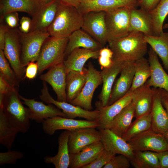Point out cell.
<instances>
[{"mask_svg":"<svg viewBox=\"0 0 168 168\" xmlns=\"http://www.w3.org/2000/svg\"><path fill=\"white\" fill-rule=\"evenodd\" d=\"M144 35L141 32H131L124 37L109 42L113 53V60L135 62L144 57L148 51Z\"/></svg>","mask_w":168,"mask_h":168,"instance_id":"obj_1","label":"cell"},{"mask_svg":"<svg viewBox=\"0 0 168 168\" xmlns=\"http://www.w3.org/2000/svg\"><path fill=\"white\" fill-rule=\"evenodd\" d=\"M83 15L76 7L59 2L55 17L47 32L50 36L68 38L75 31L81 29Z\"/></svg>","mask_w":168,"mask_h":168,"instance_id":"obj_2","label":"cell"},{"mask_svg":"<svg viewBox=\"0 0 168 168\" xmlns=\"http://www.w3.org/2000/svg\"><path fill=\"white\" fill-rule=\"evenodd\" d=\"M4 95L2 106L0 109L18 133H26L30 127L29 109L24 106L16 89Z\"/></svg>","mask_w":168,"mask_h":168,"instance_id":"obj_3","label":"cell"},{"mask_svg":"<svg viewBox=\"0 0 168 168\" xmlns=\"http://www.w3.org/2000/svg\"><path fill=\"white\" fill-rule=\"evenodd\" d=\"M68 38L49 36L44 42L36 61L39 69L38 74L65 60V52Z\"/></svg>","mask_w":168,"mask_h":168,"instance_id":"obj_4","label":"cell"},{"mask_svg":"<svg viewBox=\"0 0 168 168\" xmlns=\"http://www.w3.org/2000/svg\"><path fill=\"white\" fill-rule=\"evenodd\" d=\"M131 7H122L106 12L108 43L124 37L130 33L129 19Z\"/></svg>","mask_w":168,"mask_h":168,"instance_id":"obj_5","label":"cell"},{"mask_svg":"<svg viewBox=\"0 0 168 168\" xmlns=\"http://www.w3.org/2000/svg\"><path fill=\"white\" fill-rule=\"evenodd\" d=\"M19 32L21 61L25 67L30 62L37 61L44 42L50 35L47 32L32 31L25 34Z\"/></svg>","mask_w":168,"mask_h":168,"instance_id":"obj_6","label":"cell"},{"mask_svg":"<svg viewBox=\"0 0 168 168\" xmlns=\"http://www.w3.org/2000/svg\"><path fill=\"white\" fill-rule=\"evenodd\" d=\"M3 51L20 82L24 78L26 69L21 61V44L19 30L9 28L6 35Z\"/></svg>","mask_w":168,"mask_h":168,"instance_id":"obj_7","label":"cell"},{"mask_svg":"<svg viewBox=\"0 0 168 168\" xmlns=\"http://www.w3.org/2000/svg\"><path fill=\"white\" fill-rule=\"evenodd\" d=\"M43 85L40 96V99L47 103L53 104L61 110L66 115V117L72 119L80 117L90 121L98 120L99 119L100 113L99 110L97 109L94 111L87 110L67 102L56 100L49 94L46 82H43Z\"/></svg>","mask_w":168,"mask_h":168,"instance_id":"obj_8","label":"cell"},{"mask_svg":"<svg viewBox=\"0 0 168 168\" xmlns=\"http://www.w3.org/2000/svg\"><path fill=\"white\" fill-rule=\"evenodd\" d=\"M86 78L81 92L70 103L91 110L92 109V100L96 89L102 83L101 72L97 70L91 62L88 63Z\"/></svg>","mask_w":168,"mask_h":168,"instance_id":"obj_9","label":"cell"},{"mask_svg":"<svg viewBox=\"0 0 168 168\" xmlns=\"http://www.w3.org/2000/svg\"><path fill=\"white\" fill-rule=\"evenodd\" d=\"M133 152L149 151L159 152L168 150V142L164 136L151 128L127 142Z\"/></svg>","mask_w":168,"mask_h":168,"instance_id":"obj_10","label":"cell"},{"mask_svg":"<svg viewBox=\"0 0 168 168\" xmlns=\"http://www.w3.org/2000/svg\"><path fill=\"white\" fill-rule=\"evenodd\" d=\"M106 13L104 11H95L84 14L81 28L103 46L108 43Z\"/></svg>","mask_w":168,"mask_h":168,"instance_id":"obj_11","label":"cell"},{"mask_svg":"<svg viewBox=\"0 0 168 168\" xmlns=\"http://www.w3.org/2000/svg\"><path fill=\"white\" fill-rule=\"evenodd\" d=\"M99 126L98 120H77L61 116L48 118L42 122L43 131L50 136L54 134L56 131L59 130L71 131L80 128H98Z\"/></svg>","mask_w":168,"mask_h":168,"instance_id":"obj_12","label":"cell"},{"mask_svg":"<svg viewBox=\"0 0 168 168\" xmlns=\"http://www.w3.org/2000/svg\"><path fill=\"white\" fill-rule=\"evenodd\" d=\"M67 72L63 62L49 68L46 73L42 74L40 79L48 83L57 96V100L67 102L66 92Z\"/></svg>","mask_w":168,"mask_h":168,"instance_id":"obj_13","label":"cell"},{"mask_svg":"<svg viewBox=\"0 0 168 168\" xmlns=\"http://www.w3.org/2000/svg\"><path fill=\"white\" fill-rule=\"evenodd\" d=\"M133 92L128 91L124 96L112 104L105 106L101 105L100 101L96 103V109L100 113L98 121L99 130L109 129L114 118L127 105L131 102Z\"/></svg>","mask_w":168,"mask_h":168,"instance_id":"obj_14","label":"cell"},{"mask_svg":"<svg viewBox=\"0 0 168 168\" xmlns=\"http://www.w3.org/2000/svg\"><path fill=\"white\" fill-rule=\"evenodd\" d=\"M96 128H82L70 131L68 142L70 154L77 153L85 147L100 141V131Z\"/></svg>","mask_w":168,"mask_h":168,"instance_id":"obj_15","label":"cell"},{"mask_svg":"<svg viewBox=\"0 0 168 168\" xmlns=\"http://www.w3.org/2000/svg\"><path fill=\"white\" fill-rule=\"evenodd\" d=\"M135 62H125L119 77L113 86L107 105L112 104L129 91L134 74Z\"/></svg>","mask_w":168,"mask_h":168,"instance_id":"obj_16","label":"cell"},{"mask_svg":"<svg viewBox=\"0 0 168 168\" xmlns=\"http://www.w3.org/2000/svg\"><path fill=\"white\" fill-rule=\"evenodd\" d=\"M20 97L23 104L29 109L30 120L38 123H42L46 119L57 116L66 117L62 111L53 104L46 105L35 99H28L20 95Z\"/></svg>","mask_w":168,"mask_h":168,"instance_id":"obj_17","label":"cell"},{"mask_svg":"<svg viewBox=\"0 0 168 168\" xmlns=\"http://www.w3.org/2000/svg\"><path fill=\"white\" fill-rule=\"evenodd\" d=\"M100 141L104 149L115 154H122L130 160L133 157L134 152L128 143L109 129L99 130Z\"/></svg>","mask_w":168,"mask_h":168,"instance_id":"obj_18","label":"cell"},{"mask_svg":"<svg viewBox=\"0 0 168 168\" xmlns=\"http://www.w3.org/2000/svg\"><path fill=\"white\" fill-rule=\"evenodd\" d=\"M154 88L150 128L165 137L168 133V114L162 104L159 88Z\"/></svg>","mask_w":168,"mask_h":168,"instance_id":"obj_19","label":"cell"},{"mask_svg":"<svg viewBox=\"0 0 168 168\" xmlns=\"http://www.w3.org/2000/svg\"><path fill=\"white\" fill-rule=\"evenodd\" d=\"M138 0H80L77 9L83 15L95 11L107 12L124 7L137 6Z\"/></svg>","mask_w":168,"mask_h":168,"instance_id":"obj_20","label":"cell"},{"mask_svg":"<svg viewBox=\"0 0 168 168\" xmlns=\"http://www.w3.org/2000/svg\"><path fill=\"white\" fill-rule=\"evenodd\" d=\"M59 2L54 0L46 5H42L32 16L30 32H47L56 16Z\"/></svg>","mask_w":168,"mask_h":168,"instance_id":"obj_21","label":"cell"},{"mask_svg":"<svg viewBox=\"0 0 168 168\" xmlns=\"http://www.w3.org/2000/svg\"><path fill=\"white\" fill-rule=\"evenodd\" d=\"M133 92L132 102L135 109L134 117L137 119L151 113L154 94V88H152L146 82Z\"/></svg>","mask_w":168,"mask_h":168,"instance_id":"obj_22","label":"cell"},{"mask_svg":"<svg viewBox=\"0 0 168 168\" xmlns=\"http://www.w3.org/2000/svg\"><path fill=\"white\" fill-rule=\"evenodd\" d=\"M113 61V63L110 67L104 69L101 72L103 85L98 98L103 106L108 105L115 80L120 73L125 62Z\"/></svg>","mask_w":168,"mask_h":168,"instance_id":"obj_23","label":"cell"},{"mask_svg":"<svg viewBox=\"0 0 168 168\" xmlns=\"http://www.w3.org/2000/svg\"><path fill=\"white\" fill-rule=\"evenodd\" d=\"M148 55L151 73L146 82L151 87L163 89L168 92V75L159 61L158 55L151 48L148 52Z\"/></svg>","mask_w":168,"mask_h":168,"instance_id":"obj_24","label":"cell"},{"mask_svg":"<svg viewBox=\"0 0 168 168\" xmlns=\"http://www.w3.org/2000/svg\"><path fill=\"white\" fill-rule=\"evenodd\" d=\"M99 50L83 48H77L73 50L63 62L67 73L71 71L83 72L86 62L91 58L98 59Z\"/></svg>","mask_w":168,"mask_h":168,"instance_id":"obj_25","label":"cell"},{"mask_svg":"<svg viewBox=\"0 0 168 168\" xmlns=\"http://www.w3.org/2000/svg\"><path fill=\"white\" fill-rule=\"evenodd\" d=\"M129 31L130 32H141L145 35H153L152 20L149 12L141 8L137 9L135 7H131Z\"/></svg>","mask_w":168,"mask_h":168,"instance_id":"obj_26","label":"cell"},{"mask_svg":"<svg viewBox=\"0 0 168 168\" xmlns=\"http://www.w3.org/2000/svg\"><path fill=\"white\" fill-rule=\"evenodd\" d=\"M104 149L100 141L94 142L83 148L79 152L70 154V168H82L94 160Z\"/></svg>","mask_w":168,"mask_h":168,"instance_id":"obj_27","label":"cell"},{"mask_svg":"<svg viewBox=\"0 0 168 168\" xmlns=\"http://www.w3.org/2000/svg\"><path fill=\"white\" fill-rule=\"evenodd\" d=\"M65 58L74 49L83 48L93 50H100L103 46L87 33L81 29L72 33L68 37Z\"/></svg>","mask_w":168,"mask_h":168,"instance_id":"obj_28","label":"cell"},{"mask_svg":"<svg viewBox=\"0 0 168 168\" xmlns=\"http://www.w3.org/2000/svg\"><path fill=\"white\" fill-rule=\"evenodd\" d=\"M41 6L37 0H0V18L13 12H23L32 16Z\"/></svg>","mask_w":168,"mask_h":168,"instance_id":"obj_29","label":"cell"},{"mask_svg":"<svg viewBox=\"0 0 168 168\" xmlns=\"http://www.w3.org/2000/svg\"><path fill=\"white\" fill-rule=\"evenodd\" d=\"M70 132L65 130L59 135L58 138V150L54 156H46L44 161L47 163H52L56 168H67L70 163V153L68 142Z\"/></svg>","mask_w":168,"mask_h":168,"instance_id":"obj_30","label":"cell"},{"mask_svg":"<svg viewBox=\"0 0 168 168\" xmlns=\"http://www.w3.org/2000/svg\"><path fill=\"white\" fill-rule=\"evenodd\" d=\"M87 68L83 72L71 71L67 73L66 92L67 101L70 103L81 92L86 81Z\"/></svg>","mask_w":168,"mask_h":168,"instance_id":"obj_31","label":"cell"},{"mask_svg":"<svg viewBox=\"0 0 168 168\" xmlns=\"http://www.w3.org/2000/svg\"><path fill=\"white\" fill-rule=\"evenodd\" d=\"M134 116L135 109L131 101L114 118L109 129L122 137L132 123Z\"/></svg>","mask_w":168,"mask_h":168,"instance_id":"obj_32","label":"cell"},{"mask_svg":"<svg viewBox=\"0 0 168 168\" xmlns=\"http://www.w3.org/2000/svg\"><path fill=\"white\" fill-rule=\"evenodd\" d=\"M144 39L161 58L168 71V35L163 32L158 36L144 35Z\"/></svg>","mask_w":168,"mask_h":168,"instance_id":"obj_33","label":"cell"},{"mask_svg":"<svg viewBox=\"0 0 168 168\" xmlns=\"http://www.w3.org/2000/svg\"><path fill=\"white\" fill-rule=\"evenodd\" d=\"M130 160L131 164L135 168H160L156 152L149 151L134 152Z\"/></svg>","mask_w":168,"mask_h":168,"instance_id":"obj_34","label":"cell"},{"mask_svg":"<svg viewBox=\"0 0 168 168\" xmlns=\"http://www.w3.org/2000/svg\"><path fill=\"white\" fill-rule=\"evenodd\" d=\"M134 74L129 91L133 92L143 85L151 75V69L148 60L144 57L135 61Z\"/></svg>","mask_w":168,"mask_h":168,"instance_id":"obj_35","label":"cell"},{"mask_svg":"<svg viewBox=\"0 0 168 168\" xmlns=\"http://www.w3.org/2000/svg\"><path fill=\"white\" fill-rule=\"evenodd\" d=\"M18 133L0 109V144L10 150Z\"/></svg>","mask_w":168,"mask_h":168,"instance_id":"obj_36","label":"cell"},{"mask_svg":"<svg viewBox=\"0 0 168 168\" xmlns=\"http://www.w3.org/2000/svg\"><path fill=\"white\" fill-rule=\"evenodd\" d=\"M149 12L152 20L153 35H159L163 32V23L168 15V0H160L156 7Z\"/></svg>","mask_w":168,"mask_h":168,"instance_id":"obj_37","label":"cell"},{"mask_svg":"<svg viewBox=\"0 0 168 168\" xmlns=\"http://www.w3.org/2000/svg\"><path fill=\"white\" fill-rule=\"evenodd\" d=\"M151 113H148L136 119L132 122L127 130L121 137L127 142L138 134L151 128Z\"/></svg>","mask_w":168,"mask_h":168,"instance_id":"obj_38","label":"cell"},{"mask_svg":"<svg viewBox=\"0 0 168 168\" xmlns=\"http://www.w3.org/2000/svg\"><path fill=\"white\" fill-rule=\"evenodd\" d=\"M9 63L3 50L0 49V73L10 84L15 86H18L20 82Z\"/></svg>","mask_w":168,"mask_h":168,"instance_id":"obj_39","label":"cell"},{"mask_svg":"<svg viewBox=\"0 0 168 168\" xmlns=\"http://www.w3.org/2000/svg\"><path fill=\"white\" fill-rule=\"evenodd\" d=\"M115 155V153L104 149L94 160L82 168H103Z\"/></svg>","mask_w":168,"mask_h":168,"instance_id":"obj_40","label":"cell"},{"mask_svg":"<svg viewBox=\"0 0 168 168\" xmlns=\"http://www.w3.org/2000/svg\"><path fill=\"white\" fill-rule=\"evenodd\" d=\"M24 154L18 151L8 150L0 152V165L14 164L17 161L24 157Z\"/></svg>","mask_w":168,"mask_h":168,"instance_id":"obj_41","label":"cell"},{"mask_svg":"<svg viewBox=\"0 0 168 168\" xmlns=\"http://www.w3.org/2000/svg\"><path fill=\"white\" fill-rule=\"evenodd\" d=\"M131 165L130 160L122 154L116 155L105 165L103 168H128Z\"/></svg>","mask_w":168,"mask_h":168,"instance_id":"obj_42","label":"cell"},{"mask_svg":"<svg viewBox=\"0 0 168 168\" xmlns=\"http://www.w3.org/2000/svg\"><path fill=\"white\" fill-rule=\"evenodd\" d=\"M4 19L7 27L10 29H15L18 26L19 17L17 12H10L5 15L1 20Z\"/></svg>","mask_w":168,"mask_h":168,"instance_id":"obj_43","label":"cell"},{"mask_svg":"<svg viewBox=\"0 0 168 168\" xmlns=\"http://www.w3.org/2000/svg\"><path fill=\"white\" fill-rule=\"evenodd\" d=\"M39 66L37 62H31L27 65L25 77L29 79H34L38 74Z\"/></svg>","mask_w":168,"mask_h":168,"instance_id":"obj_44","label":"cell"},{"mask_svg":"<svg viewBox=\"0 0 168 168\" xmlns=\"http://www.w3.org/2000/svg\"><path fill=\"white\" fill-rule=\"evenodd\" d=\"M32 24V20L30 18L23 16L20 21L19 31L22 34H27L30 32Z\"/></svg>","mask_w":168,"mask_h":168,"instance_id":"obj_45","label":"cell"},{"mask_svg":"<svg viewBox=\"0 0 168 168\" xmlns=\"http://www.w3.org/2000/svg\"><path fill=\"white\" fill-rule=\"evenodd\" d=\"M160 0H138L137 6L147 12L154 9Z\"/></svg>","mask_w":168,"mask_h":168,"instance_id":"obj_46","label":"cell"},{"mask_svg":"<svg viewBox=\"0 0 168 168\" xmlns=\"http://www.w3.org/2000/svg\"><path fill=\"white\" fill-rule=\"evenodd\" d=\"M15 86L10 84L0 73V94H7L15 90Z\"/></svg>","mask_w":168,"mask_h":168,"instance_id":"obj_47","label":"cell"},{"mask_svg":"<svg viewBox=\"0 0 168 168\" xmlns=\"http://www.w3.org/2000/svg\"><path fill=\"white\" fill-rule=\"evenodd\" d=\"M156 153L160 163V168H168V150Z\"/></svg>","mask_w":168,"mask_h":168,"instance_id":"obj_48","label":"cell"},{"mask_svg":"<svg viewBox=\"0 0 168 168\" xmlns=\"http://www.w3.org/2000/svg\"><path fill=\"white\" fill-rule=\"evenodd\" d=\"M159 89L162 104L168 114V92L163 89ZM164 137L168 142V133Z\"/></svg>","mask_w":168,"mask_h":168,"instance_id":"obj_49","label":"cell"},{"mask_svg":"<svg viewBox=\"0 0 168 168\" xmlns=\"http://www.w3.org/2000/svg\"><path fill=\"white\" fill-rule=\"evenodd\" d=\"M98 59L102 70L109 68L113 63L112 58L109 57L99 56Z\"/></svg>","mask_w":168,"mask_h":168,"instance_id":"obj_50","label":"cell"},{"mask_svg":"<svg viewBox=\"0 0 168 168\" xmlns=\"http://www.w3.org/2000/svg\"><path fill=\"white\" fill-rule=\"evenodd\" d=\"M9 28L2 23L0 25V49L3 50L4 47L6 35Z\"/></svg>","mask_w":168,"mask_h":168,"instance_id":"obj_51","label":"cell"},{"mask_svg":"<svg viewBox=\"0 0 168 168\" xmlns=\"http://www.w3.org/2000/svg\"><path fill=\"white\" fill-rule=\"evenodd\" d=\"M61 4L74 7L77 8L79 6L80 0H58Z\"/></svg>","mask_w":168,"mask_h":168,"instance_id":"obj_52","label":"cell"},{"mask_svg":"<svg viewBox=\"0 0 168 168\" xmlns=\"http://www.w3.org/2000/svg\"><path fill=\"white\" fill-rule=\"evenodd\" d=\"M113 55V51L108 47H103L99 50V56L107 57L112 58Z\"/></svg>","mask_w":168,"mask_h":168,"instance_id":"obj_53","label":"cell"},{"mask_svg":"<svg viewBox=\"0 0 168 168\" xmlns=\"http://www.w3.org/2000/svg\"><path fill=\"white\" fill-rule=\"evenodd\" d=\"M54 0H39V2L41 5H44L49 4Z\"/></svg>","mask_w":168,"mask_h":168,"instance_id":"obj_54","label":"cell"},{"mask_svg":"<svg viewBox=\"0 0 168 168\" xmlns=\"http://www.w3.org/2000/svg\"><path fill=\"white\" fill-rule=\"evenodd\" d=\"M163 29H168V23H166L163 25Z\"/></svg>","mask_w":168,"mask_h":168,"instance_id":"obj_55","label":"cell"},{"mask_svg":"<svg viewBox=\"0 0 168 168\" xmlns=\"http://www.w3.org/2000/svg\"><path fill=\"white\" fill-rule=\"evenodd\" d=\"M166 33L168 35V32H166Z\"/></svg>","mask_w":168,"mask_h":168,"instance_id":"obj_56","label":"cell"},{"mask_svg":"<svg viewBox=\"0 0 168 168\" xmlns=\"http://www.w3.org/2000/svg\"><path fill=\"white\" fill-rule=\"evenodd\" d=\"M38 0V1H39V0Z\"/></svg>","mask_w":168,"mask_h":168,"instance_id":"obj_57","label":"cell"}]
</instances>
